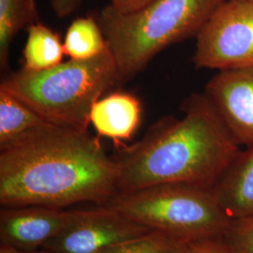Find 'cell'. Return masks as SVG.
Segmentation results:
<instances>
[{
	"label": "cell",
	"mask_w": 253,
	"mask_h": 253,
	"mask_svg": "<svg viewBox=\"0 0 253 253\" xmlns=\"http://www.w3.org/2000/svg\"><path fill=\"white\" fill-rule=\"evenodd\" d=\"M118 180L117 162L88 130L50 126L0 149L2 208L100 205Z\"/></svg>",
	"instance_id": "1"
},
{
	"label": "cell",
	"mask_w": 253,
	"mask_h": 253,
	"mask_svg": "<svg viewBox=\"0 0 253 253\" xmlns=\"http://www.w3.org/2000/svg\"><path fill=\"white\" fill-rule=\"evenodd\" d=\"M183 118L160 119L131 145H117L118 192L160 184L212 189L241 146L207 96L192 94L182 102Z\"/></svg>",
	"instance_id": "2"
},
{
	"label": "cell",
	"mask_w": 253,
	"mask_h": 253,
	"mask_svg": "<svg viewBox=\"0 0 253 253\" xmlns=\"http://www.w3.org/2000/svg\"><path fill=\"white\" fill-rule=\"evenodd\" d=\"M226 0H153L132 13L110 5L97 20L117 64L120 83L133 79L166 47L200 30Z\"/></svg>",
	"instance_id": "3"
},
{
	"label": "cell",
	"mask_w": 253,
	"mask_h": 253,
	"mask_svg": "<svg viewBox=\"0 0 253 253\" xmlns=\"http://www.w3.org/2000/svg\"><path fill=\"white\" fill-rule=\"evenodd\" d=\"M120 83L110 49L87 60L61 62L41 72L21 69L0 84L52 124L87 130L93 105Z\"/></svg>",
	"instance_id": "4"
},
{
	"label": "cell",
	"mask_w": 253,
	"mask_h": 253,
	"mask_svg": "<svg viewBox=\"0 0 253 253\" xmlns=\"http://www.w3.org/2000/svg\"><path fill=\"white\" fill-rule=\"evenodd\" d=\"M100 206L183 242L220 237L232 219L212 189L187 184H160L118 192Z\"/></svg>",
	"instance_id": "5"
},
{
	"label": "cell",
	"mask_w": 253,
	"mask_h": 253,
	"mask_svg": "<svg viewBox=\"0 0 253 253\" xmlns=\"http://www.w3.org/2000/svg\"><path fill=\"white\" fill-rule=\"evenodd\" d=\"M196 69L217 71L253 67V4L226 0L196 36Z\"/></svg>",
	"instance_id": "6"
},
{
	"label": "cell",
	"mask_w": 253,
	"mask_h": 253,
	"mask_svg": "<svg viewBox=\"0 0 253 253\" xmlns=\"http://www.w3.org/2000/svg\"><path fill=\"white\" fill-rule=\"evenodd\" d=\"M151 230L112 208L100 206L76 210L69 226L47 242L42 250L49 253H100Z\"/></svg>",
	"instance_id": "7"
},
{
	"label": "cell",
	"mask_w": 253,
	"mask_h": 253,
	"mask_svg": "<svg viewBox=\"0 0 253 253\" xmlns=\"http://www.w3.org/2000/svg\"><path fill=\"white\" fill-rule=\"evenodd\" d=\"M235 142L253 145V67L219 71L204 93Z\"/></svg>",
	"instance_id": "8"
},
{
	"label": "cell",
	"mask_w": 253,
	"mask_h": 253,
	"mask_svg": "<svg viewBox=\"0 0 253 253\" xmlns=\"http://www.w3.org/2000/svg\"><path fill=\"white\" fill-rule=\"evenodd\" d=\"M76 210L27 206L0 210V240L24 252H36L59 235L75 217Z\"/></svg>",
	"instance_id": "9"
},
{
	"label": "cell",
	"mask_w": 253,
	"mask_h": 253,
	"mask_svg": "<svg viewBox=\"0 0 253 253\" xmlns=\"http://www.w3.org/2000/svg\"><path fill=\"white\" fill-rule=\"evenodd\" d=\"M141 118V101L132 94L115 92L102 97L93 105L90 124L98 137L109 138L117 146L133 137Z\"/></svg>",
	"instance_id": "10"
},
{
	"label": "cell",
	"mask_w": 253,
	"mask_h": 253,
	"mask_svg": "<svg viewBox=\"0 0 253 253\" xmlns=\"http://www.w3.org/2000/svg\"><path fill=\"white\" fill-rule=\"evenodd\" d=\"M212 190L230 218L253 216V145L240 150Z\"/></svg>",
	"instance_id": "11"
},
{
	"label": "cell",
	"mask_w": 253,
	"mask_h": 253,
	"mask_svg": "<svg viewBox=\"0 0 253 253\" xmlns=\"http://www.w3.org/2000/svg\"><path fill=\"white\" fill-rule=\"evenodd\" d=\"M56 126L0 87V149Z\"/></svg>",
	"instance_id": "12"
},
{
	"label": "cell",
	"mask_w": 253,
	"mask_h": 253,
	"mask_svg": "<svg viewBox=\"0 0 253 253\" xmlns=\"http://www.w3.org/2000/svg\"><path fill=\"white\" fill-rule=\"evenodd\" d=\"M65 51L58 33L41 21L27 27V38L23 51V69L41 72L62 62Z\"/></svg>",
	"instance_id": "13"
},
{
	"label": "cell",
	"mask_w": 253,
	"mask_h": 253,
	"mask_svg": "<svg viewBox=\"0 0 253 253\" xmlns=\"http://www.w3.org/2000/svg\"><path fill=\"white\" fill-rule=\"evenodd\" d=\"M40 22L36 0H0V66H9L10 45L23 28Z\"/></svg>",
	"instance_id": "14"
},
{
	"label": "cell",
	"mask_w": 253,
	"mask_h": 253,
	"mask_svg": "<svg viewBox=\"0 0 253 253\" xmlns=\"http://www.w3.org/2000/svg\"><path fill=\"white\" fill-rule=\"evenodd\" d=\"M63 44L65 54L75 60L91 59L108 50L98 20L89 16L73 21L66 32Z\"/></svg>",
	"instance_id": "15"
},
{
	"label": "cell",
	"mask_w": 253,
	"mask_h": 253,
	"mask_svg": "<svg viewBox=\"0 0 253 253\" xmlns=\"http://www.w3.org/2000/svg\"><path fill=\"white\" fill-rule=\"evenodd\" d=\"M185 242L162 231L151 230L145 235L115 245L100 253H184Z\"/></svg>",
	"instance_id": "16"
},
{
	"label": "cell",
	"mask_w": 253,
	"mask_h": 253,
	"mask_svg": "<svg viewBox=\"0 0 253 253\" xmlns=\"http://www.w3.org/2000/svg\"><path fill=\"white\" fill-rule=\"evenodd\" d=\"M220 238L228 253H253V216L231 219Z\"/></svg>",
	"instance_id": "17"
},
{
	"label": "cell",
	"mask_w": 253,
	"mask_h": 253,
	"mask_svg": "<svg viewBox=\"0 0 253 253\" xmlns=\"http://www.w3.org/2000/svg\"><path fill=\"white\" fill-rule=\"evenodd\" d=\"M84 0H52V8L54 13L62 18L67 17L78 9ZM109 4L113 9L120 13H132L139 9H143L153 0H110Z\"/></svg>",
	"instance_id": "18"
},
{
	"label": "cell",
	"mask_w": 253,
	"mask_h": 253,
	"mask_svg": "<svg viewBox=\"0 0 253 253\" xmlns=\"http://www.w3.org/2000/svg\"><path fill=\"white\" fill-rule=\"evenodd\" d=\"M184 253H228L220 237L185 242Z\"/></svg>",
	"instance_id": "19"
},
{
	"label": "cell",
	"mask_w": 253,
	"mask_h": 253,
	"mask_svg": "<svg viewBox=\"0 0 253 253\" xmlns=\"http://www.w3.org/2000/svg\"><path fill=\"white\" fill-rule=\"evenodd\" d=\"M0 253H40V252H24L18 249H15L11 246L7 244H2L0 246Z\"/></svg>",
	"instance_id": "20"
},
{
	"label": "cell",
	"mask_w": 253,
	"mask_h": 253,
	"mask_svg": "<svg viewBox=\"0 0 253 253\" xmlns=\"http://www.w3.org/2000/svg\"><path fill=\"white\" fill-rule=\"evenodd\" d=\"M40 253H48V252H45V251H43V250H42V252H40Z\"/></svg>",
	"instance_id": "21"
},
{
	"label": "cell",
	"mask_w": 253,
	"mask_h": 253,
	"mask_svg": "<svg viewBox=\"0 0 253 253\" xmlns=\"http://www.w3.org/2000/svg\"><path fill=\"white\" fill-rule=\"evenodd\" d=\"M247 1H249V2H251V3H253V0H247Z\"/></svg>",
	"instance_id": "22"
}]
</instances>
